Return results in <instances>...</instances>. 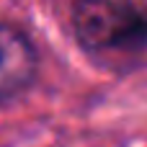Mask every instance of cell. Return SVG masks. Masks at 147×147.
Here are the masks:
<instances>
[{
  "mask_svg": "<svg viewBox=\"0 0 147 147\" xmlns=\"http://www.w3.org/2000/svg\"><path fill=\"white\" fill-rule=\"evenodd\" d=\"M72 28L93 52L147 47V18L127 0H75Z\"/></svg>",
  "mask_w": 147,
  "mask_h": 147,
  "instance_id": "1",
  "label": "cell"
},
{
  "mask_svg": "<svg viewBox=\"0 0 147 147\" xmlns=\"http://www.w3.org/2000/svg\"><path fill=\"white\" fill-rule=\"evenodd\" d=\"M39 67V54L31 39L8 23H0V103L23 93Z\"/></svg>",
  "mask_w": 147,
  "mask_h": 147,
  "instance_id": "2",
  "label": "cell"
}]
</instances>
